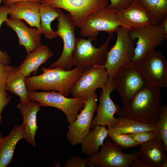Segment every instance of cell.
Masks as SVG:
<instances>
[{"mask_svg":"<svg viewBox=\"0 0 167 167\" xmlns=\"http://www.w3.org/2000/svg\"><path fill=\"white\" fill-rule=\"evenodd\" d=\"M28 96L32 101L36 102L40 106H50L56 108L66 115L69 123L76 119L79 111L85 105L82 98H69L62 93L55 91L37 92L28 91Z\"/></svg>","mask_w":167,"mask_h":167,"instance_id":"obj_4","label":"cell"},{"mask_svg":"<svg viewBox=\"0 0 167 167\" xmlns=\"http://www.w3.org/2000/svg\"><path fill=\"white\" fill-rule=\"evenodd\" d=\"M109 79L103 66L93 67L83 72L73 85L71 92L73 97L87 99L99 88H104Z\"/></svg>","mask_w":167,"mask_h":167,"instance_id":"obj_14","label":"cell"},{"mask_svg":"<svg viewBox=\"0 0 167 167\" xmlns=\"http://www.w3.org/2000/svg\"><path fill=\"white\" fill-rule=\"evenodd\" d=\"M5 22L16 33L19 45L24 47L27 54L33 51L41 45V34L36 28H29L22 20L11 18Z\"/></svg>","mask_w":167,"mask_h":167,"instance_id":"obj_17","label":"cell"},{"mask_svg":"<svg viewBox=\"0 0 167 167\" xmlns=\"http://www.w3.org/2000/svg\"><path fill=\"white\" fill-rule=\"evenodd\" d=\"M109 36L104 43L99 47H95L92 44L95 37L88 36V39L77 38L73 53L74 66L79 68L82 72L90 68L103 66L105 63L109 51L110 41L113 34Z\"/></svg>","mask_w":167,"mask_h":167,"instance_id":"obj_3","label":"cell"},{"mask_svg":"<svg viewBox=\"0 0 167 167\" xmlns=\"http://www.w3.org/2000/svg\"><path fill=\"white\" fill-rule=\"evenodd\" d=\"M127 135L140 145L147 143L158 136L156 131H142Z\"/></svg>","mask_w":167,"mask_h":167,"instance_id":"obj_30","label":"cell"},{"mask_svg":"<svg viewBox=\"0 0 167 167\" xmlns=\"http://www.w3.org/2000/svg\"><path fill=\"white\" fill-rule=\"evenodd\" d=\"M167 167V157L165 158L162 161L160 167Z\"/></svg>","mask_w":167,"mask_h":167,"instance_id":"obj_39","label":"cell"},{"mask_svg":"<svg viewBox=\"0 0 167 167\" xmlns=\"http://www.w3.org/2000/svg\"><path fill=\"white\" fill-rule=\"evenodd\" d=\"M91 131L83 139L80 144L82 151L85 154L92 156L98 152L100 146L108 137V129L105 126L99 125L92 127Z\"/></svg>","mask_w":167,"mask_h":167,"instance_id":"obj_22","label":"cell"},{"mask_svg":"<svg viewBox=\"0 0 167 167\" xmlns=\"http://www.w3.org/2000/svg\"><path fill=\"white\" fill-rule=\"evenodd\" d=\"M114 90L112 79L109 78L107 85L98 98L99 103L96 110L97 114L92 121L91 128L97 125L111 128L117 123V118L114 115L118 114L121 108L111 98L110 94Z\"/></svg>","mask_w":167,"mask_h":167,"instance_id":"obj_15","label":"cell"},{"mask_svg":"<svg viewBox=\"0 0 167 167\" xmlns=\"http://www.w3.org/2000/svg\"><path fill=\"white\" fill-rule=\"evenodd\" d=\"M130 166L131 167H157L155 165L140 158L132 161Z\"/></svg>","mask_w":167,"mask_h":167,"instance_id":"obj_36","label":"cell"},{"mask_svg":"<svg viewBox=\"0 0 167 167\" xmlns=\"http://www.w3.org/2000/svg\"><path fill=\"white\" fill-rule=\"evenodd\" d=\"M97 95L95 92L85 100L84 107L78 114L75 120L69 124L66 135L68 142L72 146L80 144L83 139L89 133L92 121L97 108Z\"/></svg>","mask_w":167,"mask_h":167,"instance_id":"obj_13","label":"cell"},{"mask_svg":"<svg viewBox=\"0 0 167 167\" xmlns=\"http://www.w3.org/2000/svg\"><path fill=\"white\" fill-rule=\"evenodd\" d=\"M32 1L40 2L41 0H2V1L5 6H8L11 4L17 2L23 1Z\"/></svg>","mask_w":167,"mask_h":167,"instance_id":"obj_37","label":"cell"},{"mask_svg":"<svg viewBox=\"0 0 167 167\" xmlns=\"http://www.w3.org/2000/svg\"><path fill=\"white\" fill-rule=\"evenodd\" d=\"M23 123L13 127L8 135L0 138V167H6L12 162L18 142L24 138Z\"/></svg>","mask_w":167,"mask_h":167,"instance_id":"obj_20","label":"cell"},{"mask_svg":"<svg viewBox=\"0 0 167 167\" xmlns=\"http://www.w3.org/2000/svg\"><path fill=\"white\" fill-rule=\"evenodd\" d=\"M54 53L45 45H41L35 50L28 54L23 62L18 67L26 77L33 72L36 74L38 68L53 56Z\"/></svg>","mask_w":167,"mask_h":167,"instance_id":"obj_21","label":"cell"},{"mask_svg":"<svg viewBox=\"0 0 167 167\" xmlns=\"http://www.w3.org/2000/svg\"><path fill=\"white\" fill-rule=\"evenodd\" d=\"M146 9L153 25L160 26L167 18V0H136Z\"/></svg>","mask_w":167,"mask_h":167,"instance_id":"obj_25","label":"cell"},{"mask_svg":"<svg viewBox=\"0 0 167 167\" xmlns=\"http://www.w3.org/2000/svg\"><path fill=\"white\" fill-rule=\"evenodd\" d=\"M117 11L106 6L90 14L80 28V34L84 37H97L100 31L110 34L121 26L117 15Z\"/></svg>","mask_w":167,"mask_h":167,"instance_id":"obj_11","label":"cell"},{"mask_svg":"<svg viewBox=\"0 0 167 167\" xmlns=\"http://www.w3.org/2000/svg\"><path fill=\"white\" fill-rule=\"evenodd\" d=\"M8 95L6 91H0V124L2 121V111L11 99V97L10 96H8Z\"/></svg>","mask_w":167,"mask_h":167,"instance_id":"obj_35","label":"cell"},{"mask_svg":"<svg viewBox=\"0 0 167 167\" xmlns=\"http://www.w3.org/2000/svg\"><path fill=\"white\" fill-rule=\"evenodd\" d=\"M137 66L147 84L161 89L167 87V62L161 52L155 50L151 51Z\"/></svg>","mask_w":167,"mask_h":167,"instance_id":"obj_12","label":"cell"},{"mask_svg":"<svg viewBox=\"0 0 167 167\" xmlns=\"http://www.w3.org/2000/svg\"><path fill=\"white\" fill-rule=\"evenodd\" d=\"M8 14V7L4 5L0 7V28L2 24L7 19ZM10 55L5 51H2L0 49V63L9 65L11 62Z\"/></svg>","mask_w":167,"mask_h":167,"instance_id":"obj_31","label":"cell"},{"mask_svg":"<svg viewBox=\"0 0 167 167\" xmlns=\"http://www.w3.org/2000/svg\"><path fill=\"white\" fill-rule=\"evenodd\" d=\"M41 74L26 77L25 83L28 91L41 90L43 91H55L65 96L71 92L72 88L82 73L79 68L66 70L61 67L42 68Z\"/></svg>","mask_w":167,"mask_h":167,"instance_id":"obj_2","label":"cell"},{"mask_svg":"<svg viewBox=\"0 0 167 167\" xmlns=\"http://www.w3.org/2000/svg\"><path fill=\"white\" fill-rule=\"evenodd\" d=\"M40 106L36 102L30 101L27 103L20 102L17 107L23 117L24 127V138L34 148L36 147L35 137L38 129L37 114Z\"/></svg>","mask_w":167,"mask_h":167,"instance_id":"obj_19","label":"cell"},{"mask_svg":"<svg viewBox=\"0 0 167 167\" xmlns=\"http://www.w3.org/2000/svg\"><path fill=\"white\" fill-rule=\"evenodd\" d=\"M58 8L59 16L57 18L58 24L55 32L63 41V49L60 57L49 68L61 67L68 70L74 66L73 53L76 40L75 35L76 26L69 14H65L60 9Z\"/></svg>","mask_w":167,"mask_h":167,"instance_id":"obj_7","label":"cell"},{"mask_svg":"<svg viewBox=\"0 0 167 167\" xmlns=\"http://www.w3.org/2000/svg\"><path fill=\"white\" fill-rule=\"evenodd\" d=\"M129 33L133 40L137 39L131 60L137 65L147 54L167 38L162 28L153 25L141 28H132L129 30Z\"/></svg>","mask_w":167,"mask_h":167,"instance_id":"obj_8","label":"cell"},{"mask_svg":"<svg viewBox=\"0 0 167 167\" xmlns=\"http://www.w3.org/2000/svg\"><path fill=\"white\" fill-rule=\"evenodd\" d=\"M115 32L117 34L115 43L109 51L105 63L103 66L110 79L122 66L131 60L135 47L127 28L120 26Z\"/></svg>","mask_w":167,"mask_h":167,"instance_id":"obj_6","label":"cell"},{"mask_svg":"<svg viewBox=\"0 0 167 167\" xmlns=\"http://www.w3.org/2000/svg\"><path fill=\"white\" fill-rule=\"evenodd\" d=\"M160 27L164 30L165 34L167 37V18L163 21Z\"/></svg>","mask_w":167,"mask_h":167,"instance_id":"obj_38","label":"cell"},{"mask_svg":"<svg viewBox=\"0 0 167 167\" xmlns=\"http://www.w3.org/2000/svg\"><path fill=\"white\" fill-rule=\"evenodd\" d=\"M158 137L163 141L167 152V106L161 105L158 119L155 123Z\"/></svg>","mask_w":167,"mask_h":167,"instance_id":"obj_29","label":"cell"},{"mask_svg":"<svg viewBox=\"0 0 167 167\" xmlns=\"http://www.w3.org/2000/svg\"><path fill=\"white\" fill-rule=\"evenodd\" d=\"M108 1V0H41V2L67 11L76 26L80 28L90 14L106 6Z\"/></svg>","mask_w":167,"mask_h":167,"instance_id":"obj_10","label":"cell"},{"mask_svg":"<svg viewBox=\"0 0 167 167\" xmlns=\"http://www.w3.org/2000/svg\"><path fill=\"white\" fill-rule=\"evenodd\" d=\"M111 79L123 106L129 104L137 93L147 84L138 66L131 61L122 66Z\"/></svg>","mask_w":167,"mask_h":167,"instance_id":"obj_5","label":"cell"},{"mask_svg":"<svg viewBox=\"0 0 167 167\" xmlns=\"http://www.w3.org/2000/svg\"><path fill=\"white\" fill-rule=\"evenodd\" d=\"M11 66L0 63V91H6V81Z\"/></svg>","mask_w":167,"mask_h":167,"instance_id":"obj_32","label":"cell"},{"mask_svg":"<svg viewBox=\"0 0 167 167\" xmlns=\"http://www.w3.org/2000/svg\"><path fill=\"white\" fill-rule=\"evenodd\" d=\"M2 137V134L1 132V131H0V138L1 137Z\"/></svg>","mask_w":167,"mask_h":167,"instance_id":"obj_40","label":"cell"},{"mask_svg":"<svg viewBox=\"0 0 167 167\" xmlns=\"http://www.w3.org/2000/svg\"><path fill=\"white\" fill-rule=\"evenodd\" d=\"M40 2L23 1L13 3L8 6L10 18L24 20L31 27H35L42 32L40 25Z\"/></svg>","mask_w":167,"mask_h":167,"instance_id":"obj_18","label":"cell"},{"mask_svg":"<svg viewBox=\"0 0 167 167\" xmlns=\"http://www.w3.org/2000/svg\"><path fill=\"white\" fill-rule=\"evenodd\" d=\"M108 129V137L121 149H126L140 145L127 134L117 133L110 129Z\"/></svg>","mask_w":167,"mask_h":167,"instance_id":"obj_28","label":"cell"},{"mask_svg":"<svg viewBox=\"0 0 167 167\" xmlns=\"http://www.w3.org/2000/svg\"><path fill=\"white\" fill-rule=\"evenodd\" d=\"M2 0H0V4H1V2L2 1Z\"/></svg>","mask_w":167,"mask_h":167,"instance_id":"obj_41","label":"cell"},{"mask_svg":"<svg viewBox=\"0 0 167 167\" xmlns=\"http://www.w3.org/2000/svg\"><path fill=\"white\" fill-rule=\"evenodd\" d=\"M139 158L160 167L163 160L167 157L163 143L158 136L150 141L140 145Z\"/></svg>","mask_w":167,"mask_h":167,"instance_id":"obj_23","label":"cell"},{"mask_svg":"<svg viewBox=\"0 0 167 167\" xmlns=\"http://www.w3.org/2000/svg\"><path fill=\"white\" fill-rule=\"evenodd\" d=\"M40 25L42 34L45 37L52 39L56 38L58 35L52 29L51 22L58 17V8L41 3L40 7Z\"/></svg>","mask_w":167,"mask_h":167,"instance_id":"obj_27","label":"cell"},{"mask_svg":"<svg viewBox=\"0 0 167 167\" xmlns=\"http://www.w3.org/2000/svg\"><path fill=\"white\" fill-rule=\"evenodd\" d=\"M110 3L106 6L117 11L123 9L131 4L135 0H108Z\"/></svg>","mask_w":167,"mask_h":167,"instance_id":"obj_33","label":"cell"},{"mask_svg":"<svg viewBox=\"0 0 167 167\" xmlns=\"http://www.w3.org/2000/svg\"><path fill=\"white\" fill-rule=\"evenodd\" d=\"M25 78L18 67L11 66L6 79V89L7 91L18 96L20 102L27 103L31 100L28 96Z\"/></svg>","mask_w":167,"mask_h":167,"instance_id":"obj_24","label":"cell"},{"mask_svg":"<svg viewBox=\"0 0 167 167\" xmlns=\"http://www.w3.org/2000/svg\"><path fill=\"white\" fill-rule=\"evenodd\" d=\"M139 158V152L126 154L108 137L96 155L85 159L86 164L90 167H130V163Z\"/></svg>","mask_w":167,"mask_h":167,"instance_id":"obj_9","label":"cell"},{"mask_svg":"<svg viewBox=\"0 0 167 167\" xmlns=\"http://www.w3.org/2000/svg\"><path fill=\"white\" fill-rule=\"evenodd\" d=\"M161 99L160 88L146 84L129 104L123 106L118 115L145 124H155L161 111Z\"/></svg>","mask_w":167,"mask_h":167,"instance_id":"obj_1","label":"cell"},{"mask_svg":"<svg viewBox=\"0 0 167 167\" xmlns=\"http://www.w3.org/2000/svg\"><path fill=\"white\" fill-rule=\"evenodd\" d=\"M118 121L113 127L109 128L117 133L129 134L144 131H156V124H146L132 119L119 117Z\"/></svg>","mask_w":167,"mask_h":167,"instance_id":"obj_26","label":"cell"},{"mask_svg":"<svg viewBox=\"0 0 167 167\" xmlns=\"http://www.w3.org/2000/svg\"><path fill=\"white\" fill-rule=\"evenodd\" d=\"M118 19L121 25L129 30L153 25L151 19L144 7L136 0L127 7L117 11Z\"/></svg>","mask_w":167,"mask_h":167,"instance_id":"obj_16","label":"cell"},{"mask_svg":"<svg viewBox=\"0 0 167 167\" xmlns=\"http://www.w3.org/2000/svg\"><path fill=\"white\" fill-rule=\"evenodd\" d=\"M65 167H86L85 159L76 156H72L66 162Z\"/></svg>","mask_w":167,"mask_h":167,"instance_id":"obj_34","label":"cell"}]
</instances>
